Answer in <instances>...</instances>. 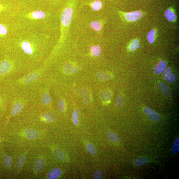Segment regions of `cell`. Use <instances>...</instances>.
I'll list each match as a JSON object with an SVG mask.
<instances>
[{
    "instance_id": "obj_1",
    "label": "cell",
    "mask_w": 179,
    "mask_h": 179,
    "mask_svg": "<svg viewBox=\"0 0 179 179\" xmlns=\"http://www.w3.org/2000/svg\"><path fill=\"white\" fill-rule=\"evenodd\" d=\"M44 70L42 68L33 71L21 79L14 81V85L20 87L31 86L42 79Z\"/></svg>"
},
{
    "instance_id": "obj_2",
    "label": "cell",
    "mask_w": 179,
    "mask_h": 179,
    "mask_svg": "<svg viewBox=\"0 0 179 179\" xmlns=\"http://www.w3.org/2000/svg\"><path fill=\"white\" fill-rule=\"evenodd\" d=\"M18 70L10 62L3 60L0 62V76H4L17 72Z\"/></svg>"
},
{
    "instance_id": "obj_3",
    "label": "cell",
    "mask_w": 179,
    "mask_h": 179,
    "mask_svg": "<svg viewBox=\"0 0 179 179\" xmlns=\"http://www.w3.org/2000/svg\"><path fill=\"white\" fill-rule=\"evenodd\" d=\"M73 11L72 8L68 7L64 9L61 17V23L64 26H67L70 23L72 18Z\"/></svg>"
},
{
    "instance_id": "obj_4",
    "label": "cell",
    "mask_w": 179,
    "mask_h": 179,
    "mask_svg": "<svg viewBox=\"0 0 179 179\" xmlns=\"http://www.w3.org/2000/svg\"><path fill=\"white\" fill-rule=\"evenodd\" d=\"M23 102L21 99L16 100L13 106L8 120L12 117L17 115L20 113L23 108Z\"/></svg>"
},
{
    "instance_id": "obj_5",
    "label": "cell",
    "mask_w": 179,
    "mask_h": 179,
    "mask_svg": "<svg viewBox=\"0 0 179 179\" xmlns=\"http://www.w3.org/2000/svg\"><path fill=\"white\" fill-rule=\"evenodd\" d=\"M124 15L127 20L129 22H134L140 19L142 16L143 14L141 11H136L124 13Z\"/></svg>"
},
{
    "instance_id": "obj_6",
    "label": "cell",
    "mask_w": 179,
    "mask_h": 179,
    "mask_svg": "<svg viewBox=\"0 0 179 179\" xmlns=\"http://www.w3.org/2000/svg\"><path fill=\"white\" fill-rule=\"evenodd\" d=\"M143 111L149 119L153 122H157L160 119V116L159 114L148 107L144 108Z\"/></svg>"
},
{
    "instance_id": "obj_7",
    "label": "cell",
    "mask_w": 179,
    "mask_h": 179,
    "mask_svg": "<svg viewBox=\"0 0 179 179\" xmlns=\"http://www.w3.org/2000/svg\"><path fill=\"white\" fill-rule=\"evenodd\" d=\"M163 76L164 79L169 83H174L177 79L176 76L172 73L170 67H169L165 71Z\"/></svg>"
},
{
    "instance_id": "obj_8",
    "label": "cell",
    "mask_w": 179,
    "mask_h": 179,
    "mask_svg": "<svg viewBox=\"0 0 179 179\" xmlns=\"http://www.w3.org/2000/svg\"><path fill=\"white\" fill-rule=\"evenodd\" d=\"M167 63L164 60H161L158 64L154 67V70L155 73L157 74H161L165 71L167 66Z\"/></svg>"
},
{
    "instance_id": "obj_9",
    "label": "cell",
    "mask_w": 179,
    "mask_h": 179,
    "mask_svg": "<svg viewBox=\"0 0 179 179\" xmlns=\"http://www.w3.org/2000/svg\"><path fill=\"white\" fill-rule=\"evenodd\" d=\"M25 133L27 137L31 139H37L40 135V133L39 131L32 129H27L25 131Z\"/></svg>"
},
{
    "instance_id": "obj_10",
    "label": "cell",
    "mask_w": 179,
    "mask_h": 179,
    "mask_svg": "<svg viewBox=\"0 0 179 179\" xmlns=\"http://www.w3.org/2000/svg\"><path fill=\"white\" fill-rule=\"evenodd\" d=\"M159 88L161 92L166 96L169 97L171 95V90L170 88L165 84L160 82L159 84Z\"/></svg>"
},
{
    "instance_id": "obj_11",
    "label": "cell",
    "mask_w": 179,
    "mask_h": 179,
    "mask_svg": "<svg viewBox=\"0 0 179 179\" xmlns=\"http://www.w3.org/2000/svg\"><path fill=\"white\" fill-rule=\"evenodd\" d=\"M42 118L45 121L48 122H54L56 121V118L53 113L50 112L44 113Z\"/></svg>"
},
{
    "instance_id": "obj_12",
    "label": "cell",
    "mask_w": 179,
    "mask_h": 179,
    "mask_svg": "<svg viewBox=\"0 0 179 179\" xmlns=\"http://www.w3.org/2000/svg\"><path fill=\"white\" fill-rule=\"evenodd\" d=\"M41 101L45 106L49 105L51 101V97L49 94L46 91H44V92L41 94Z\"/></svg>"
},
{
    "instance_id": "obj_13",
    "label": "cell",
    "mask_w": 179,
    "mask_h": 179,
    "mask_svg": "<svg viewBox=\"0 0 179 179\" xmlns=\"http://www.w3.org/2000/svg\"><path fill=\"white\" fill-rule=\"evenodd\" d=\"M61 171L60 169L54 168L48 173L47 176L49 179H56L59 177L61 174Z\"/></svg>"
},
{
    "instance_id": "obj_14",
    "label": "cell",
    "mask_w": 179,
    "mask_h": 179,
    "mask_svg": "<svg viewBox=\"0 0 179 179\" xmlns=\"http://www.w3.org/2000/svg\"><path fill=\"white\" fill-rule=\"evenodd\" d=\"M63 69L65 73L68 74H74L78 71V68L76 67L73 66L69 64H65Z\"/></svg>"
},
{
    "instance_id": "obj_15",
    "label": "cell",
    "mask_w": 179,
    "mask_h": 179,
    "mask_svg": "<svg viewBox=\"0 0 179 179\" xmlns=\"http://www.w3.org/2000/svg\"><path fill=\"white\" fill-rule=\"evenodd\" d=\"M165 16L167 20L170 22H174L176 19V16L174 12L171 9H168L165 11Z\"/></svg>"
},
{
    "instance_id": "obj_16",
    "label": "cell",
    "mask_w": 179,
    "mask_h": 179,
    "mask_svg": "<svg viewBox=\"0 0 179 179\" xmlns=\"http://www.w3.org/2000/svg\"><path fill=\"white\" fill-rule=\"evenodd\" d=\"M45 162L43 159L39 158L35 164L34 170L35 173H38L43 169L44 167Z\"/></svg>"
},
{
    "instance_id": "obj_17",
    "label": "cell",
    "mask_w": 179,
    "mask_h": 179,
    "mask_svg": "<svg viewBox=\"0 0 179 179\" xmlns=\"http://www.w3.org/2000/svg\"><path fill=\"white\" fill-rule=\"evenodd\" d=\"M54 154L55 157L58 160L63 161L66 158V154L60 149H57L55 150L54 152Z\"/></svg>"
},
{
    "instance_id": "obj_18",
    "label": "cell",
    "mask_w": 179,
    "mask_h": 179,
    "mask_svg": "<svg viewBox=\"0 0 179 179\" xmlns=\"http://www.w3.org/2000/svg\"><path fill=\"white\" fill-rule=\"evenodd\" d=\"M22 48L25 53L31 55L33 53V51L30 44L28 42H23L22 44Z\"/></svg>"
},
{
    "instance_id": "obj_19",
    "label": "cell",
    "mask_w": 179,
    "mask_h": 179,
    "mask_svg": "<svg viewBox=\"0 0 179 179\" xmlns=\"http://www.w3.org/2000/svg\"><path fill=\"white\" fill-rule=\"evenodd\" d=\"M100 97L103 102H106L111 100L112 95L108 91H104L100 94Z\"/></svg>"
},
{
    "instance_id": "obj_20",
    "label": "cell",
    "mask_w": 179,
    "mask_h": 179,
    "mask_svg": "<svg viewBox=\"0 0 179 179\" xmlns=\"http://www.w3.org/2000/svg\"><path fill=\"white\" fill-rule=\"evenodd\" d=\"M91 51L93 56L98 57L101 53V49L99 45H93L91 48Z\"/></svg>"
},
{
    "instance_id": "obj_21",
    "label": "cell",
    "mask_w": 179,
    "mask_h": 179,
    "mask_svg": "<svg viewBox=\"0 0 179 179\" xmlns=\"http://www.w3.org/2000/svg\"><path fill=\"white\" fill-rule=\"evenodd\" d=\"M149 161V159L147 158H139L135 159L134 162V164L137 166H141L142 165L147 164Z\"/></svg>"
},
{
    "instance_id": "obj_22",
    "label": "cell",
    "mask_w": 179,
    "mask_h": 179,
    "mask_svg": "<svg viewBox=\"0 0 179 179\" xmlns=\"http://www.w3.org/2000/svg\"><path fill=\"white\" fill-rule=\"evenodd\" d=\"M107 136L109 140L112 142H118L119 140L118 135L114 132L110 131L107 133Z\"/></svg>"
},
{
    "instance_id": "obj_23",
    "label": "cell",
    "mask_w": 179,
    "mask_h": 179,
    "mask_svg": "<svg viewBox=\"0 0 179 179\" xmlns=\"http://www.w3.org/2000/svg\"><path fill=\"white\" fill-rule=\"evenodd\" d=\"M90 26L91 27L96 31H99L101 29V24L99 21H93L91 23Z\"/></svg>"
},
{
    "instance_id": "obj_24",
    "label": "cell",
    "mask_w": 179,
    "mask_h": 179,
    "mask_svg": "<svg viewBox=\"0 0 179 179\" xmlns=\"http://www.w3.org/2000/svg\"><path fill=\"white\" fill-rule=\"evenodd\" d=\"M155 30L153 29L148 34L147 38L150 43L152 44L154 43L155 39Z\"/></svg>"
},
{
    "instance_id": "obj_25",
    "label": "cell",
    "mask_w": 179,
    "mask_h": 179,
    "mask_svg": "<svg viewBox=\"0 0 179 179\" xmlns=\"http://www.w3.org/2000/svg\"><path fill=\"white\" fill-rule=\"evenodd\" d=\"M45 14L43 11H34L32 14V16L35 19H42L45 17Z\"/></svg>"
},
{
    "instance_id": "obj_26",
    "label": "cell",
    "mask_w": 179,
    "mask_h": 179,
    "mask_svg": "<svg viewBox=\"0 0 179 179\" xmlns=\"http://www.w3.org/2000/svg\"><path fill=\"white\" fill-rule=\"evenodd\" d=\"M102 7V3L100 1L93 2L91 5V8L94 11H98Z\"/></svg>"
},
{
    "instance_id": "obj_27",
    "label": "cell",
    "mask_w": 179,
    "mask_h": 179,
    "mask_svg": "<svg viewBox=\"0 0 179 179\" xmlns=\"http://www.w3.org/2000/svg\"><path fill=\"white\" fill-rule=\"evenodd\" d=\"M58 107L60 111L61 112H64L66 111V105L63 99H60L58 100Z\"/></svg>"
},
{
    "instance_id": "obj_28",
    "label": "cell",
    "mask_w": 179,
    "mask_h": 179,
    "mask_svg": "<svg viewBox=\"0 0 179 179\" xmlns=\"http://www.w3.org/2000/svg\"><path fill=\"white\" fill-rule=\"evenodd\" d=\"M172 151L174 154H177L179 152V138L176 139L173 146H172Z\"/></svg>"
},
{
    "instance_id": "obj_29",
    "label": "cell",
    "mask_w": 179,
    "mask_h": 179,
    "mask_svg": "<svg viewBox=\"0 0 179 179\" xmlns=\"http://www.w3.org/2000/svg\"><path fill=\"white\" fill-rule=\"evenodd\" d=\"M79 111L77 110H74L73 116L72 118L73 122L75 125H79Z\"/></svg>"
},
{
    "instance_id": "obj_30",
    "label": "cell",
    "mask_w": 179,
    "mask_h": 179,
    "mask_svg": "<svg viewBox=\"0 0 179 179\" xmlns=\"http://www.w3.org/2000/svg\"><path fill=\"white\" fill-rule=\"evenodd\" d=\"M139 43V41L137 39L133 40L129 45V49L131 51H135L138 47Z\"/></svg>"
},
{
    "instance_id": "obj_31",
    "label": "cell",
    "mask_w": 179,
    "mask_h": 179,
    "mask_svg": "<svg viewBox=\"0 0 179 179\" xmlns=\"http://www.w3.org/2000/svg\"><path fill=\"white\" fill-rule=\"evenodd\" d=\"M87 150L91 154L94 155L96 153V150L95 147L92 143H88L86 146Z\"/></svg>"
},
{
    "instance_id": "obj_32",
    "label": "cell",
    "mask_w": 179,
    "mask_h": 179,
    "mask_svg": "<svg viewBox=\"0 0 179 179\" xmlns=\"http://www.w3.org/2000/svg\"><path fill=\"white\" fill-rule=\"evenodd\" d=\"M4 158L6 167L8 168H11V166L12 162V158L7 155L5 154L4 155Z\"/></svg>"
},
{
    "instance_id": "obj_33",
    "label": "cell",
    "mask_w": 179,
    "mask_h": 179,
    "mask_svg": "<svg viewBox=\"0 0 179 179\" xmlns=\"http://www.w3.org/2000/svg\"><path fill=\"white\" fill-rule=\"evenodd\" d=\"M97 76L99 79L102 80H105L111 79V77L108 74H105L102 72H100L97 73Z\"/></svg>"
},
{
    "instance_id": "obj_34",
    "label": "cell",
    "mask_w": 179,
    "mask_h": 179,
    "mask_svg": "<svg viewBox=\"0 0 179 179\" xmlns=\"http://www.w3.org/2000/svg\"><path fill=\"white\" fill-rule=\"evenodd\" d=\"M26 159V156L25 154L22 155L19 157L17 162V166L19 168H20L23 167L25 163Z\"/></svg>"
},
{
    "instance_id": "obj_35",
    "label": "cell",
    "mask_w": 179,
    "mask_h": 179,
    "mask_svg": "<svg viewBox=\"0 0 179 179\" xmlns=\"http://www.w3.org/2000/svg\"><path fill=\"white\" fill-rule=\"evenodd\" d=\"M123 100L122 97L121 95H119L117 97L116 102V105L117 107H121L123 105Z\"/></svg>"
},
{
    "instance_id": "obj_36",
    "label": "cell",
    "mask_w": 179,
    "mask_h": 179,
    "mask_svg": "<svg viewBox=\"0 0 179 179\" xmlns=\"http://www.w3.org/2000/svg\"><path fill=\"white\" fill-rule=\"evenodd\" d=\"M103 172L100 170L97 171L94 174V179H103Z\"/></svg>"
},
{
    "instance_id": "obj_37",
    "label": "cell",
    "mask_w": 179,
    "mask_h": 179,
    "mask_svg": "<svg viewBox=\"0 0 179 179\" xmlns=\"http://www.w3.org/2000/svg\"><path fill=\"white\" fill-rule=\"evenodd\" d=\"M84 93L83 90L82 89L79 93L80 94L81 97H83V98L86 99L85 100L86 101L87 100V97H89L90 94L88 90H84Z\"/></svg>"
},
{
    "instance_id": "obj_38",
    "label": "cell",
    "mask_w": 179,
    "mask_h": 179,
    "mask_svg": "<svg viewBox=\"0 0 179 179\" xmlns=\"http://www.w3.org/2000/svg\"><path fill=\"white\" fill-rule=\"evenodd\" d=\"M7 30L4 25L0 24V34L4 35L7 33Z\"/></svg>"
},
{
    "instance_id": "obj_39",
    "label": "cell",
    "mask_w": 179,
    "mask_h": 179,
    "mask_svg": "<svg viewBox=\"0 0 179 179\" xmlns=\"http://www.w3.org/2000/svg\"><path fill=\"white\" fill-rule=\"evenodd\" d=\"M1 102H0V107H1Z\"/></svg>"
}]
</instances>
